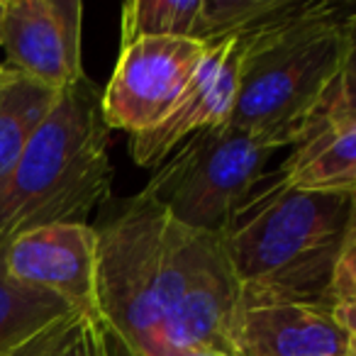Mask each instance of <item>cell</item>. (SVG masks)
Returning <instances> with one entry per match:
<instances>
[{
    "instance_id": "19",
    "label": "cell",
    "mask_w": 356,
    "mask_h": 356,
    "mask_svg": "<svg viewBox=\"0 0 356 356\" xmlns=\"http://www.w3.org/2000/svg\"><path fill=\"white\" fill-rule=\"evenodd\" d=\"M59 356H122V351L115 344L108 327L100 322V317H83L74 339Z\"/></svg>"
},
{
    "instance_id": "20",
    "label": "cell",
    "mask_w": 356,
    "mask_h": 356,
    "mask_svg": "<svg viewBox=\"0 0 356 356\" xmlns=\"http://www.w3.org/2000/svg\"><path fill=\"white\" fill-rule=\"evenodd\" d=\"M356 293V215L349 225V232L341 244L339 261H337L334 283H332V305L337 298Z\"/></svg>"
},
{
    "instance_id": "26",
    "label": "cell",
    "mask_w": 356,
    "mask_h": 356,
    "mask_svg": "<svg viewBox=\"0 0 356 356\" xmlns=\"http://www.w3.org/2000/svg\"><path fill=\"white\" fill-rule=\"evenodd\" d=\"M3 15H6V0H0V47H3Z\"/></svg>"
},
{
    "instance_id": "1",
    "label": "cell",
    "mask_w": 356,
    "mask_h": 356,
    "mask_svg": "<svg viewBox=\"0 0 356 356\" xmlns=\"http://www.w3.org/2000/svg\"><path fill=\"white\" fill-rule=\"evenodd\" d=\"M344 8L315 0L283 6L242 32L244 61L227 124L273 147H296L344 74Z\"/></svg>"
},
{
    "instance_id": "3",
    "label": "cell",
    "mask_w": 356,
    "mask_h": 356,
    "mask_svg": "<svg viewBox=\"0 0 356 356\" xmlns=\"http://www.w3.org/2000/svg\"><path fill=\"white\" fill-rule=\"evenodd\" d=\"M100 90L86 76L66 88L0 184V252L32 229L86 222L113 188Z\"/></svg>"
},
{
    "instance_id": "18",
    "label": "cell",
    "mask_w": 356,
    "mask_h": 356,
    "mask_svg": "<svg viewBox=\"0 0 356 356\" xmlns=\"http://www.w3.org/2000/svg\"><path fill=\"white\" fill-rule=\"evenodd\" d=\"M83 317L86 315H81V312H71V315L61 317L54 325L44 327V330L32 337L30 341L17 346L15 351H10L8 356H59L61 351L66 349V344L74 339L76 330H79Z\"/></svg>"
},
{
    "instance_id": "16",
    "label": "cell",
    "mask_w": 356,
    "mask_h": 356,
    "mask_svg": "<svg viewBox=\"0 0 356 356\" xmlns=\"http://www.w3.org/2000/svg\"><path fill=\"white\" fill-rule=\"evenodd\" d=\"M283 0H200L195 40L213 47L271 17Z\"/></svg>"
},
{
    "instance_id": "12",
    "label": "cell",
    "mask_w": 356,
    "mask_h": 356,
    "mask_svg": "<svg viewBox=\"0 0 356 356\" xmlns=\"http://www.w3.org/2000/svg\"><path fill=\"white\" fill-rule=\"evenodd\" d=\"M278 168L298 188L356 195V122L310 129Z\"/></svg>"
},
{
    "instance_id": "22",
    "label": "cell",
    "mask_w": 356,
    "mask_h": 356,
    "mask_svg": "<svg viewBox=\"0 0 356 356\" xmlns=\"http://www.w3.org/2000/svg\"><path fill=\"white\" fill-rule=\"evenodd\" d=\"M341 32H344V44H346L344 71H356V10L346 13L344 25H341Z\"/></svg>"
},
{
    "instance_id": "6",
    "label": "cell",
    "mask_w": 356,
    "mask_h": 356,
    "mask_svg": "<svg viewBox=\"0 0 356 356\" xmlns=\"http://www.w3.org/2000/svg\"><path fill=\"white\" fill-rule=\"evenodd\" d=\"M208 49L188 37H144L122 44L113 76L100 90L105 124L132 137L163 122Z\"/></svg>"
},
{
    "instance_id": "8",
    "label": "cell",
    "mask_w": 356,
    "mask_h": 356,
    "mask_svg": "<svg viewBox=\"0 0 356 356\" xmlns=\"http://www.w3.org/2000/svg\"><path fill=\"white\" fill-rule=\"evenodd\" d=\"M244 286L218 234L198 232L186 286L161 327V344L234 356ZM163 354V351H161Z\"/></svg>"
},
{
    "instance_id": "9",
    "label": "cell",
    "mask_w": 356,
    "mask_h": 356,
    "mask_svg": "<svg viewBox=\"0 0 356 356\" xmlns=\"http://www.w3.org/2000/svg\"><path fill=\"white\" fill-rule=\"evenodd\" d=\"M0 273L98 317V229L88 222H61L32 229L0 252Z\"/></svg>"
},
{
    "instance_id": "17",
    "label": "cell",
    "mask_w": 356,
    "mask_h": 356,
    "mask_svg": "<svg viewBox=\"0 0 356 356\" xmlns=\"http://www.w3.org/2000/svg\"><path fill=\"white\" fill-rule=\"evenodd\" d=\"M356 122V71H344L330 88L322 108L315 118L312 129L320 124H344Z\"/></svg>"
},
{
    "instance_id": "7",
    "label": "cell",
    "mask_w": 356,
    "mask_h": 356,
    "mask_svg": "<svg viewBox=\"0 0 356 356\" xmlns=\"http://www.w3.org/2000/svg\"><path fill=\"white\" fill-rule=\"evenodd\" d=\"M3 66L64 93L86 79L81 0H6Z\"/></svg>"
},
{
    "instance_id": "23",
    "label": "cell",
    "mask_w": 356,
    "mask_h": 356,
    "mask_svg": "<svg viewBox=\"0 0 356 356\" xmlns=\"http://www.w3.org/2000/svg\"><path fill=\"white\" fill-rule=\"evenodd\" d=\"M161 356H222V354L208 349H173V346H166Z\"/></svg>"
},
{
    "instance_id": "15",
    "label": "cell",
    "mask_w": 356,
    "mask_h": 356,
    "mask_svg": "<svg viewBox=\"0 0 356 356\" xmlns=\"http://www.w3.org/2000/svg\"><path fill=\"white\" fill-rule=\"evenodd\" d=\"M200 0H132L120 13V47L144 37L195 40Z\"/></svg>"
},
{
    "instance_id": "2",
    "label": "cell",
    "mask_w": 356,
    "mask_h": 356,
    "mask_svg": "<svg viewBox=\"0 0 356 356\" xmlns=\"http://www.w3.org/2000/svg\"><path fill=\"white\" fill-rule=\"evenodd\" d=\"M354 215L356 195L298 188L276 168L232 215L220 239L244 296L332 305L337 261Z\"/></svg>"
},
{
    "instance_id": "24",
    "label": "cell",
    "mask_w": 356,
    "mask_h": 356,
    "mask_svg": "<svg viewBox=\"0 0 356 356\" xmlns=\"http://www.w3.org/2000/svg\"><path fill=\"white\" fill-rule=\"evenodd\" d=\"M10 79H15V74H13L10 69H6V66L0 64V88H3V86H6Z\"/></svg>"
},
{
    "instance_id": "14",
    "label": "cell",
    "mask_w": 356,
    "mask_h": 356,
    "mask_svg": "<svg viewBox=\"0 0 356 356\" xmlns=\"http://www.w3.org/2000/svg\"><path fill=\"white\" fill-rule=\"evenodd\" d=\"M71 312L76 310L61 298L0 273V356H8Z\"/></svg>"
},
{
    "instance_id": "13",
    "label": "cell",
    "mask_w": 356,
    "mask_h": 356,
    "mask_svg": "<svg viewBox=\"0 0 356 356\" xmlns=\"http://www.w3.org/2000/svg\"><path fill=\"white\" fill-rule=\"evenodd\" d=\"M59 95V90L17 74L0 88V184L13 171L42 122L49 118Z\"/></svg>"
},
{
    "instance_id": "11",
    "label": "cell",
    "mask_w": 356,
    "mask_h": 356,
    "mask_svg": "<svg viewBox=\"0 0 356 356\" xmlns=\"http://www.w3.org/2000/svg\"><path fill=\"white\" fill-rule=\"evenodd\" d=\"M349 337L330 302L244 296L234 356H344Z\"/></svg>"
},
{
    "instance_id": "10",
    "label": "cell",
    "mask_w": 356,
    "mask_h": 356,
    "mask_svg": "<svg viewBox=\"0 0 356 356\" xmlns=\"http://www.w3.org/2000/svg\"><path fill=\"white\" fill-rule=\"evenodd\" d=\"M242 61V35L210 47L171 115L149 132L129 137L132 161L142 168H156L193 134L227 124L237 100Z\"/></svg>"
},
{
    "instance_id": "25",
    "label": "cell",
    "mask_w": 356,
    "mask_h": 356,
    "mask_svg": "<svg viewBox=\"0 0 356 356\" xmlns=\"http://www.w3.org/2000/svg\"><path fill=\"white\" fill-rule=\"evenodd\" d=\"M344 356H356V334L349 337V346H346V354Z\"/></svg>"
},
{
    "instance_id": "4",
    "label": "cell",
    "mask_w": 356,
    "mask_h": 356,
    "mask_svg": "<svg viewBox=\"0 0 356 356\" xmlns=\"http://www.w3.org/2000/svg\"><path fill=\"white\" fill-rule=\"evenodd\" d=\"M98 229V317L122 356H161V327L193 261L198 232L139 191Z\"/></svg>"
},
{
    "instance_id": "5",
    "label": "cell",
    "mask_w": 356,
    "mask_h": 356,
    "mask_svg": "<svg viewBox=\"0 0 356 356\" xmlns=\"http://www.w3.org/2000/svg\"><path fill=\"white\" fill-rule=\"evenodd\" d=\"M276 152L281 149L229 124L205 129L154 168L142 193L186 229L220 237L268 176Z\"/></svg>"
},
{
    "instance_id": "21",
    "label": "cell",
    "mask_w": 356,
    "mask_h": 356,
    "mask_svg": "<svg viewBox=\"0 0 356 356\" xmlns=\"http://www.w3.org/2000/svg\"><path fill=\"white\" fill-rule=\"evenodd\" d=\"M334 315H337V320L346 327L349 334H356V293L337 298L334 300Z\"/></svg>"
}]
</instances>
